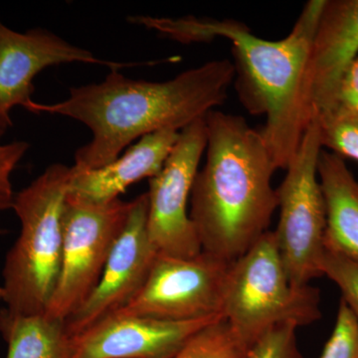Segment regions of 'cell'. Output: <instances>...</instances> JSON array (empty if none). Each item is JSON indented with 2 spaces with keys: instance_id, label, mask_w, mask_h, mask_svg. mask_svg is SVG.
I'll return each mask as SVG.
<instances>
[{
  "instance_id": "cell-5",
  "label": "cell",
  "mask_w": 358,
  "mask_h": 358,
  "mask_svg": "<svg viewBox=\"0 0 358 358\" xmlns=\"http://www.w3.org/2000/svg\"><path fill=\"white\" fill-rule=\"evenodd\" d=\"M222 315L231 331L252 348L275 327L310 326L322 317L320 291L289 280L274 232L268 230L231 263Z\"/></svg>"
},
{
  "instance_id": "cell-20",
  "label": "cell",
  "mask_w": 358,
  "mask_h": 358,
  "mask_svg": "<svg viewBox=\"0 0 358 358\" xmlns=\"http://www.w3.org/2000/svg\"><path fill=\"white\" fill-rule=\"evenodd\" d=\"M320 358H358V322L343 301Z\"/></svg>"
},
{
  "instance_id": "cell-10",
  "label": "cell",
  "mask_w": 358,
  "mask_h": 358,
  "mask_svg": "<svg viewBox=\"0 0 358 358\" xmlns=\"http://www.w3.org/2000/svg\"><path fill=\"white\" fill-rule=\"evenodd\" d=\"M148 193H143L133 200L128 222L110 252L95 291L66 320L71 336L126 308L147 284L159 256L148 237Z\"/></svg>"
},
{
  "instance_id": "cell-13",
  "label": "cell",
  "mask_w": 358,
  "mask_h": 358,
  "mask_svg": "<svg viewBox=\"0 0 358 358\" xmlns=\"http://www.w3.org/2000/svg\"><path fill=\"white\" fill-rule=\"evenodd\" d=\"M222 315L171 322L114 315L72 336L68 358H173L188 341Z\"/></svg>"
},
{
  "instance_id": "cell-1",
  "label": "cell",
  "mask_w": 358,
  "mask_h": 358,
  "mask_svg": "<svg viewBox=\"0 0 358 358\" xmlns=\"http://www.w3.org/2000/svg\"><path fill=\"white\" fill-rule=\"evenodd\" d=\"M228 59L212 60L166 82H148L110 70L101 83L70 90L63 102L28 107L34 114L60 115L91 129L92 140L75 154V171L108 166L134 141L173 129L180 131L222 105L234 83Z\"/></svg>"
},
{
  "instance_id": "cell-21",
  "label": "cell",
  "mask_w": 358,
  "mask_h": 358,
  "mask_svg": "<svg viewBox=\"0 0 358 358\" xmlns=\"http://www.w3.org/2000/svg\"><path fill=\"white\" fill-rule=\"evenodd\" d=\"M296 329L298 327L289 324L274 327L256 341L246 358H303Z\"/></svg>"
},
{
  "instance_id": "cell-23",
  "label": "cell",
  "mask_w": 358,
  "mask_h": 358,
  "mask_svg": "<svg viewBox=\"0 0 358 358\" xmlns=\"http://www.w3.org/2000/svg\"><path fill=\"white\" fill-rule=\"evenodd\" d=\"M339 106L358 113V56L343 78L339 91Z\"/></svg>"
},
{
  "instance_id": "cell-12",
  "label": "cell",
  "mask_w": 358,
  "mask_h": 358,
  "mask_svg": "<svg viewBox=\"0 0 358 358\" xmlns=\"http://www.w3.org/2000/svg\"><path fill=\"white\" fill-rule=\"evenodd\" d=\"M358 56V0H326L308 52L303 103L310 122L338 107L339 91Z\"/></svg>"
},
{
  "instance_id": "cell-15",
  "label": "cell",
  "mask_w": 358,
  "mask_h": 358,
  "mask_svg": "<svg viewBox=\"0 0 358 358\" xmlns=\"http://www.w3.org/2000/svg\"><path fill=\"white\" fill-rule=\"evenodd\" d=\"M317 173L327 205L326 249L358 261V180L345 159L324 150Z\"/></svg>"
},
{
  "instance_id": "cell-16",
  "label": "cell",
  "mask_w": 358,
  "mask_h": 358,
  "mask_svg": "<svg viewBox=\"0 0 358 358\" xmlns=\"http://www.w3.org/2000/svg\"><path fill=\"white\" fill-rule=\"evenodd\" d=\"M0 333L8 345L6 358H68L72 336L66 320L45 315L0 310Z\"/></svg>"
},
{
  "instance_id": "cell-4",
  "label": "cell",
  "mask_w": 358,
  "mask_h": 358,
  "mask_svg": "<svg viewBox=\"0 0 358 358\" xmlns=\"http://www.w3.org/2000/svg\"><path fill=\"white\" fill-rule=\"evenodd\" d=\"M72 166L53 164L14 196L20 234L3 268V301L16 315H43L55 291L63 257L62 214Z\"/></svg>"
},
{
  "instance_id": "cell-17",
  "label": "cell",
  "mask_w": 358,
  "mask_h": 358,
  "mask_svg": "<svg viewBox=\"0 0 358 358\" xmlns=\"http://www.w3.org/2000/svg\"><path fill=\"white\" fill-rule=\"evenodd\" d=\"M248 352L221 319L195 334L173 358H246Z\"/></svg>"
},
{
  "instance_id": "cell-7",
  "label": "cell",
  "mask_w": 358,
  "mask_h": 358,
  "mask_svg": "<svg viewBox=\"0 0 358 358\" xmlns=\"http://www.w3.org/2000/svg\"><path fill=\"white\" fill-rule=\"evenodd\" d=\"M133 201L91 202L68 192L62 214L60 277L45 315L67 320L95 291Z\"/></svg>"
},
{
  "instance_id": "cell-18",
  "label": "cell",
  "mask_w": 358,
  "mask_h": 358,
  "mask_svg": "<svg viewBox=\"0 0 358 358\" xmlns=\"http://www.w3.org/2000/svg\"><path fill=\"white\" fill-rule=\"evenodd\" d=\"M315 121L322 148H329L343 159L358 162V113L339 106Z\"/></svg>"
},
{
  "instance_id": "cell-3",
  "label": "cell",
  "mask_w": 358,
  "mask_h": 358,
  "mask_svg": "<svg viewBox=\"0 0 358 358\" xmlns=\"http://www.w3.org/2000/svg\"><path fill=\"white\" fill-rule=\"evenodd\" d=\"M207 159L190 195L202 251L232 263L268 232L278 208L274 166L261 131L241 115H205Z\"/></svg>"
},
{
  "instance_id": "cell-8",
  "label": "cell",
  "mask_w": 358,
  "mask_h": 358,
  "mask_svg": "<svg viewBox=\"0 0 358 358\" xmlns=\"http://www.w3.org/2000/svg\"><path fill=\"white\" fill-rule=\"evenodd\" d=\"M230 266L231 263L204 251L192 258L159 254L140 294L115 315L171 322L222 315Z\"/></svg>"
},
{
  "instance_id": "cell-11",
  "label": "cell",
  "mask_w": 358,
  "mask_h": 358,
  "mask_svg": "<svg viewBox=\"0 0 358 358\" xmlns=\"http://www.w3.org/2000/svg\"><path fill=\"white\" fill-rule=\"evenodd\" d=\"M73 62L106 65L110 70L127 66L101 60L49 30L34 28L20 33L0 20V131L4 134L13 126V108L27 110L33 102V80L41 71Z\"/></svg>"
},
{
  "instance_id": "cell-2",
  "label": "cell",
  "mask_w": 358,
  "mask_h": 358,
  "mask_svg": "<svg viewBox=\"0 0 358 358\" xmlns=\"http://www.w3.org/2000/svg\"><path fill=\"white\" fill-rule=\"evenodd\" d=\"M324 2H307L292 31L279 41L260 38L236 20L131 16L128 21L180 43L229 40L240 102L250 114L265 115L261 134L266 147L275 169H286L310 124L303 103V75Z\"/></svg>"
},
{
  "instance_id": "cell-22",
  "label": "cell",
  "mask_w": 358,
  "mask_h": 358,
  "mask_svg": "<svg viewBox=\"0 0 358 358\" xmlns=\"http://www.w3.org/2000/svg\"><path fill=\"white\" fill-rule=\"evenodd\" d=\"M3 133L0 131V138ZM29 145L25 141H13L10 143H0V212L13 208V194L11 173L18 162L24 157ZM2 231L0 229V234Z\"/></svg>"
},
{
  "instance_id": "cell-14",
  "label": "cell",
  "mask_w": 358,
  "mask_h": 358,
  "mask_svg": "<svg viewBox=\"0 0 358 358\" xmlns=\"http://www.w3.org/2000/svg\"><path fill=\"white\" fill-rule=\"evenodd\" d=\"M180 131L166 129L147 134L108 166L91 171L72 166L70 194L91 202L113 201L141 179L159 173L179 138Z\"/></svg>"
},
{
  "instance_id": "cell-19",
  "label": "cell",
  "mask_w": 358,
  "mask_h": 358,
  "mask_svg": "<svg viewBox=\"0 0 358 358\" xmlns=\"http://www.w3.org/2000/svg\"><path fill=\"white\" fill-rule=\"evenodd\" d=\"M322 274L333 281L341 291L345 305L358 322V261L326 249Z\"/></svg>"
},
{
  "instance_id": "cell-9",
  "label": "cell",
  "mask_w": 358,
  "mask_h": 358,
  "mask_svg": "<svg viewBox=\"0 0 358 358\" xmlns=\"http://www.w3.org/2000/svg\"><path fill=\"white\" fill-rule=\"evenodd\" d=\"M206 145L204 117L181 129L162 171L148 181V237L162 255L192 258L202 252L187 204Z\"/></svg>"
},
{
  "instance_id": "cell-6",
  "label": "cell",
  "mask_w": 358,
  "mask_h": 358,
  "mask_svg": "<svg viewBox=\"0 0 358 358\" xmlns=\"http://www.w3.org/2000/svg\"><path fill=\"white\" fill-rule=\"evenodd\" d=\"M322 150L319 124L313 120L275 189L280 219L273 232L289 280L296 286L322 275L327 205L317 173Z\"/></svg>"
},
{
  "instance_id": "cell-24",
  "label": "cell",
  "mask_w": 358,
  "mask_h": 358,
  "mask_svg": "<svg viewBox=\"0 0 358 358\" xmlns=\"http://www.w3.org/2000/svg\"><path fill=\"white\" fill-rule=\"evenodd\" d=\"M0 301H3V289L0 287Z\"/></svg>"
}]
</instances>
